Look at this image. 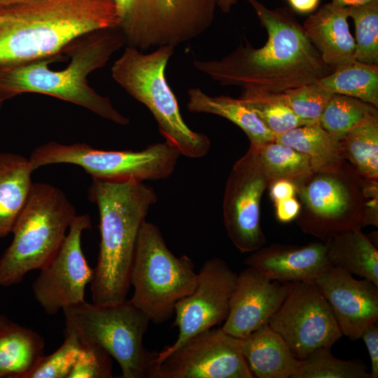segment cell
<instances>
[{
	"label": "cell",
	"instance_id": "obj_1",
	"mask_svg": "<svg viewBox=\"0 0 378 378\" xmlns=\"http://www.w3.org/2000/svg\"><path fill=\"white\" fill-rule=\"evenodd\" d=\"M246 1L266 29L264 46L255 48L246 42L220 59H195L197 70L222 85L265 93L315 83L333 70L289 10L270 9L258 0Z\"/></svg>",
	"mask_w": 378,
	"mask_h": 378
},
{
	"label": "cell",
	"instance_id": "obj_2",
	"mask_svg": "<svg viewBox=\"0 0 378 378\" xmlns=\"http://www.w3.org/2000/svg\"><path fill=\"white\" fill-rule=\"evenodd\" d=\"M125 45L120 29H102L85 34L63 50L71 59L63 69L50 68L61 55L28 62L0 66V96L6 100L22 93L52 96L83 107L120 125L130 120L120 113L108 97L96 92L88 77L104 66L113 54Z\"/></svg>",
	"mask_w": 378,
	"mask_h": 378
},
{
	"label": "cell",
	"instance_id": "obj_3",
	"mask_svg": "<svg viewBox=\"0 0 378 378\" xmlns=\"http://www.w3.org/2000/svg\"><path fill=\"white\" fill-rule=\"evenodd\" d=\"M0 13V66L62 55L85 34L118 27L114 0H31Z\"/></svg>",
	"mask_w": 378,
	"mask_h": 378
},
{
	"label": "cell",
	"instance_id": "obj_4",
	"mask_svg": "<svg viewBox=\"0 0 378 378\" xmlns=\"http://www.w3.org/2000/svg\"><path fill=\"white\" fill-rule=\"evenodd\" d=\"M88 197L99 210L101 235L90 283L92 302L121 303L127 300L131 286L130 274L141 227L158 196L143 181L92 178Z\"/></svg>",
	"mask_w": 378,
	"mask_h": 378
},
{
	"label": "cell",
	"instance_id": "obj_5",
	"mask_svg": "<svg viewBox=\"0 0 378 378\" xmlns=\"http://www.w3.org/2000/svg\"><path fill=\"white\" fill-rule=\"evenodd\" d=\"M296 187V223L321 241L378 225V181L363 178L346 160L338 169L313 172Z\"/></svg>",
	"mask_w": 378,
	"mask_h": 378
},
{
	"label": "cell",
	"instance_id": "obj_6",
	"mask_svg": "<svg viewBox=\"0 0 378 378\" xmlns=\"http://www.w3.org/2000/svg\"><path fill=\"white\" fill-rule=\"evenodd\" d=\"M174 48L164 46L144 53L126 46L111 66V76L127 94L148 108L166 142L181 155L198 158L208 153L210 141L207 136L194 132L185 123L164 76Z\"/></svg>",
	"mask_w": 378,
	"mask_h": 378
},
{
	"label": "cell",
	"instance_id": "obj_7",
	"mask_svg": "<svg viewBox=\"0 0 378 378\" xmlns=\"http://www.w3.org/2000/svg\"><path fill=\"white\" fill-rule=\"evenodd\" d=\"M76 216L75 207L60 189L49 183H33L13 228V241L0 258V286L18 284L29 272L47 265L59 249Z\"/></svg>",
	"mask_w": 378,
	"mask_h": 378
},
{
	"label": "cell",
	"instance_id": "obj_8",
	"mask_svg": "<svg viewBox=\"0 0 378 378\" xmlns=\"http://www.w3.org/2000/svg\"><path fill=\"white\" fill-rule=\"evenodd\" d=\"M65 326L117 360L122 378H150L158 352L143 344L148 316L130 300L111 305L86 302L63 309Z\"/></svg>",
	"mask_w": 378,
	"mask_h": 378
},
{
	"label": "cell",
	"instance_id": "obj_9",
	"mask_svg": "<svg viewBox=\"0 0 378 378\" xmlns=\"http://www.w3.org/2000/svg\"><path fill=\"white\" fill-rule=\"evenodd\" d=\"M197 273L190 257H176L159 227L146 220L141 227L130 274L134 293L130 300L155 324L169 320L176 304L190 294Z\"/></svg>",
	"mask_w": 378,
	"mask_h": 378
},
{
	"label": "cell",
	"instance_id": "obj_10",
	"mask_svg": "<svg viewBox=\"0 0 378 378\" xmlns=\"http://www.w3.org/2000/svg\"><path fill=\"white\" fill-rule=\"evenodd\" d=\"M126 46L143 52L176 46L211 24L216 0H114Z\"/></svg>",
	"mask_w": 378,
	"mask_h": 378
},
{
	"label": "cell",
	"instance_id": "obj_11",
	"mask_svg": "<svg viewBox=\"0 0 378 378\" xmlns=\"http://www.w3.org/2000/svg\"><path fill=\"white\" fill-rule=\"evenodd\" d=\"M180 155L166 141L137 151L104 150L85 143L51 141L35 148L29 159L34 171L48 164L66 163L82 167L92 178L144 182L169 178Z\"/></svg>",
	"mask_w": 378,
	"mask_h": 378
},
{
	"label": "cell",
	"instance_id": "obj_12",
	"mask_svg": "<svg viewBox=\"0 0 378 378\" xmlns=\"http://www.w3.org/2000/svg\"><path fill=\"white\" fill-rule=\"evenodd\" d=\"M268 324L300 360L318 348H331L343 336L315 281L289 282L287 294Z\"/></svg>",
	"mask_w": 378,
	"mask_h": 378
},
{
	"label": "cell",
	"instance_id": "obj_13",
	"mask_svg": "<svg viewBox=\"0 0 378 378\" xmlns=\"http://www.w3.org/2000/svg\"><path fill=\"white\" fill-rule=\"evenodd\" d=\"M239 338L220 328L190 337L155 365L150 378H253Z\"/></svg>",
	"mask_w": 378,
	"mask_h": 378
},
{
	"label": "cell",
	"instance_id": "obj_14",
	"mask_svg": "<svg viewBox=\"0 0 378 378\" xmlns=\"http://www.w3.org/2000/svg\"><path fill=\"white\" fill-rule=\"evenodd\" d=\"M270 178L255 150L249 146L233 165L223 200L227 234L241 253H251L266 244L260 221V204Z\"/></svg>",
	"mask_w": 378,
	"mask_h": 378
},
{
	"label": "cell",
	"instance_id": "obj_15",
	"mask_svg": "<svg viewBox=\"0 0 378 378\" xmlns=\"http://www.w3.org/2000/svg\"><path fill=\"white\" fill-rule=\"evenodd\" d=\"M90 227L88 214L76 216L59 249L32 284L35 300L48 315L85 301V287L92 280L94 268L85 257L81 237Z\"/></svg>",
	"mask_w": 378,
	"mask_h": 378
},
{
	"label": "cell",
	"instance_id": "obj_16",
	"mask_svg": "<svg viewBox=\"0 0 378 378\" xmlns=\"http://www.w3.org/2000/svg\"><path fill=\"white\" fill-rule=\"evenodd\" d=\"M237 278V273L220 258L214 257L203 263L194 290L175 305L172 326L178 328L177 339L158 352L155 364L190 337L225 321Z\"/></svg>",
	"mask_w": 378,
	"mask_h": 378
},
{
	"label": "cell",
	"instance_id": "obj_17",
	"mask_svg": "<svg viewBox=\"0 0 378 378\" xmlns=\"http://www.w3.org/2000/svg\"><path fill=\"white\" fill-rule=\"evenodd\" d=\"M327 300L343 335L351 340L378 321V286L330 266L314 281Z\"/></svg>",
	"mask_w": 378,
	"mask_h": 378
},
{
	"label": "cell",
	"instance_id": "obj_18",
	"mask_svg": "<svg viewBox=\"0 0 378 378\" xmlns=\"http://www.w3.org/2000/svg\"><path fill=\"white\" fill-rule=\"evenodd\" d=\"M288 284L271 280L253 267L244 268L237 274L221 329L241 339L268 323L283 302Z\"/></svg>",
	"mask_w": 378,
	"mask_h": 378
},
{
	"label": "cell",
	"instance_id": "obj_19",
	"mask_svg": "<svg viewBox=\"0 0 378 378\" xmlns=\"http://www.w3.org/2000/svg\"><path fill=\"white\" fill-rule=\"evenodd\" d=\"M244 264L280 282L314 281L331 266L326 241L306 245L272 244L251 252Z\"/></svg>",
	"mask_w": 378,
	"mask_h": 378
},
{
	"label": "cell",
	"instance_id": "obj_20",
	"mask_svg": "<svg viewBox=\"0 0 378 378\" xmlns=\"http://www.w3.org/2000/svg\"><path fill=\"white\" fill-rule=\"evenodd\" d=\"M349 18L348 7L331 1L310 15L302 25L323 61L332 69L355 60L356 44Z\"/></svg>",
	"mask_w": 378,
	"mask_h": 378
},
{
	"label": "cell",
	"instance_id": "obj_21",
	"mask_svg": "<svg viewBox=\"0 0 378 378\" xmlns=\"http://www.w3.org/2000/svg\"><path fill=\"white\" fill-rule=\"evenodd\" d=\"M239 340L254 377L292 378L302 363L268 323Z\"/></svg>",
	"mask_w": 378,
	"mask_h": 378
},
{
	"label": "cell",
	"instance_id": "obj_22",
	"mask_svg": "<svg viewBox=\"0 0 378 378\" xmlns=\"http://www.w3.org/2000/svg\"><path fill=\"white\" fill-rule=\"evenodd\" d=\"M33 172L29 159L0 153V239L12 232L27 203Z\"/></svg>",
	"mask_w": 378,
	"mask_h": 378
},
{
	"label": "cell",
	"instance_id": "obj_23",
	"mask_svg": "<svg viewBox=\"0 0 378 378\" xmlns=\"http://www.w3.org/2000/svg\"><path fill=\"white\" fill-rule=\"evenodd\" d=\"M188 94L189 111L214 114L229 120L247 135L251 147L258 148L275 140L276 135L239 98L209 96L198 88L190 89Z\"/></svg>",
	"mask_w": 378,
	"mask_h": 378
},
{
	"label": "cell",
	"instance_id": "obj_24",
	"mask_svg": "<svg viewBox=\"0 0 378 378\" xmlns=\"http://www.w3.org/2000/svg\"><path fill=\"white\" fill-rule=\"evenodd\" d=\"M324 241L331 266L378 286V250L361 229L338 234Z\"/></svg>",
	"mask_w": 378,
	"mask_h": 378
},
{
	"label": "cell",
	"instance_id": "obj_25",
	"mask_svg": "<svg viewBox=\"0 0 378 378\" xmlns=\"http://www.w3.org/2000/svg\"><path fill=\"white\" fill-rule=\"evenodd\" d=\"M36 331L10 321L0 330V378H24L43 356Z\"/></svg>",
	"mask_w": 378,
	"mask_h": 378
},
{
	"label": "cell",
	"instance_id": "obj_26",
	"mask_svg": "<svg viewBox=\"0 0 378 378\" xmlns=\"http://www.w3.org/2000/svg\"><path fill=\"white\" fill-rule=\"evenodd\" d=\"M275 141L304 154L313 172L338 169L346 161L340 141L326 131L318 122L276 135Z\"/></svg>",
	"mask_w": 378,
	"mask_h": 378
},
{
	"label": "cell",
	"instance_id": "obj_27",
	"mask_svg": "<svg viewBox=\"0 0 378 378\" xmlns=\"http://www.w3.org/2000/svg\"><path fill=\"white\" fill-rule=\"evenodd\" d=\"M317 82L332 94L354 97L378 108V65L354 60L337 66Z\"/></svg>",
	"mask_w": 378,
	"mask_h": 378
},
{
	"label": "cell",
	"instance_id": "obj_28",
	"mask_svg": "<svg viewBox=\"0 0 378 378\" xmlns=\"http://www.w3.org/2000/svg\"><path fill=\"white\" fill-rule=\"evenodd\" d=\"M344 159L363 178L378 181V115L370 117L340 140Z\"/></svg>",
	"mask_w": 378,
	"mask_h": 378
},
{
	"label": "cell",
	"instance_id": "obj_29",
	"mask_svg": "<svg viewBox=\"0 0 378 378\" xmlns=\"http://www.w3.org/2000/svg\"><path fill=\"white\" fill-rule=\"evenodd\" d=\"M253 148L271 183L283 179L291 181L297 186L313 173L309 161L304 154L275 140Z\"/></svg>",
	"mask_w": 378,
	"mask_h": 378
},
{
	"label": "cell",
	"instance_id": "obj_30",
	"mask_svg": "<svg viewBox=\"0 0 378 378\" xmlns=\"http://www.w3.org/2000/svg\"><path fill=\"white\" fill-rule=\"evenodd\" d=\"M378 108L360 99L333 94L318 122L337 140L365 120L378 115Z\"/></svg>",
	"mask_w": 378,
	"mask_h": 378
},
{
	"label": "cell",
	"instance_id": "obj_31",
	"mask_svg": "<svg viewBox=\"0 0 378 378\" xmlns=\"http://www.w3.org/2000/svg\"><path fill=\"white\" fill-rule=\"evenodd\" d=\"M239 98L276 136L304 125L316 122L302 119L295 114L284 103L280 93L242 90Z\"/></svg>",
	"mask_w": 378,
	"mask_h": 378
},
{
	"label": "cell",
	"instance_id": "obj_32",
	"mask_svg": "<svg viewBox=\"0 0 378 378\" xmlns=\"http://www.w3.org/2000/svg\"><path fill=\"white\" fill-rule=\"evenodd\" d=\"M292 378H371L361 360L335 358L330 348L320 347L312 352Z\"/></svg>",
	"mask_w": 378,
	"mask_h": 378
},
{
	"label": "cell",
	"instance_id": "obj_33",
	"mask_svg": "<svg viewBox=\"0 0 378 378\" xmlns=\"http://www.w3.org/2000/svg\"><path fill=\"white\" fill-rule=\"evenodd\" d=\"M348 8L355 25V60L378 65V0Z\"/></svg>",
	"mask_w": 378,
	"mask_h": 378
},
{
	"label": "cell",
	"instance_id": "obj_34",
	"mask_svg": "<svg viewBox=\"0 0 378 378\" xmlns=\"http://www.w3.org/2000/svg\"><path fill=\"white\" fill-rule=\"evenodd\" d=\"M64 340L53 353L42 356L24 378H69L82 348V340L70 328L64 330Z\"/></svg>",
	"mask_w": 378,
	"mask_h": 378
},
{
	"label": "cell",
	"instance_id": "obj_35",
	"mask_svg": "<svg viewBox=\"0 0 378 378\" xmlns=\"http://www.w3.org/2000/svg\"><path fill=\"white\" fill-rule=\"evenodd\" d=\"M284 103L302 119L318 122V119L332 96L317 81L280 93Z\"/></svg>",
	"mask_w": 378,
	"mask_h": 378
},
{
	"label": "cell",
	"instance_id": "obj_36",
	"mask_svg": "<svg viewBox=\"0 0 378 378\" xmlns=\"http://www.w3.org/2000/svg\"><path fill=\"white\" fill-rule=\"evenodd\" d=\"M111 356L99 345L82 341V348L69 378H111Z\"/></svg>",
	"mask_w": 378,
	"mask_h": 378
},
{
	"label": "cell",
	"instance_id": "obj_37",
	"mask_svg": "<svg viewBox=\"0 0 378 378\" xmlns=\"http://www.w3.org/2000/svg\"><path fill=\"white\" fill-rule=\"evenodd\" d=\"M362 338L368 349L370 362L371 378L378 377V323L377 321L369 326L362 333Z\"/></svg>",
	"mask_w": 378,
	"mask_h": 378
},
{
	"label": "cell",
	"instance_id": "obj_38",
	"mask_svg": "<svg viewBox=\"0 0 378 378\" xmlns=\"http://www.w3.org/2000/svg\"><path fill=\"white\" fill-rule=\"evenodd\" d=\"M274 204L277 219L284 223L295 219L300 209V202L295 197L281 200Z\"/></svg>",
	"mask_w": 378,
	"mask_h": 378
},
{
	"label": "cell",
	"instance_id": "obj_39",
	"mask_svg": "<svg viewBox=\"0 0 378 378\" xmlns=\"http://www.w3.org/2000/svg\"><path fill=\"white\" fill-rule=\"evenodd\" d=\"M269 189L270 197L274 204L297 195L295 184L287 180L275 181L270 184Z\"/></svg>",
	"mask_w": 378,
	"mask_h": 378
},
{
	"label": "cell",
	"instance_id": "obj_40",
	"mask_svg": "<svg viewBox=\"0 0 378 378\" xmlns=\"http://www.w3.org/2000/svg\"><path fill=\"white\" fill-rule=\"evenodd\" d=\"M290 8L301 14L313 12L318 6L320 0H287Z\"/></svg>",
	"mask_w": 378,
	"mask_h": 378
},
{
	"label": "cell",
	"instance_id": "obj_41",
	"mask_svg": "<svg viewBox=\"0 0 378 378\" xmlns=\"http://www.w3.org/2000/svg\"><path fill=\"white\" fill-rule=\"evenodd\" d=\"M374 0H332V2L343 7L363 5Z\"/></svg>",
	"mask_w": 378,
	"mask_h": 378
},
{
	"label": "cell",
	"instance_id": "obj_42",
	"mask_svg": "<svg viewBox=\"0 0 378 378\" xmlns=\"http://www.w3.org/2000/svg\"><path fill=\"white\" fill-rule=\"evenodd\" d=\"M239 0H216L217 6L224 13H229Z\"/></svg>",
	"mask_w": 378,
	"mask_h": 378
},
{
	"label": "cell",
	"instance_id": "obj_43",
	"mask_svg": "<svg viewBox=\"0 0 378 378\" xmlns=\"http://www.w3.org/2000/svg\"><path fill=\"white\" fill-rule=\"evenodd\" d=\"M31 0H0V8L24 3Z\"/></svg>",
	"mask_w": 378,
	"mask_h": 378
},
{
	"label": "cell",
	"instance_id": "obj_44",
	"mask_svg": "<svg viewBox=\"0 0 378 378\" xmlns=\"http://www.w3.org/2000/svg\"><path fill=\"white\" fill-rule=\"evenodd\" d=\"M10 321L4 316L0 314V330L6 326Z\"/></svg>",
	"mask_w": 378,
	"mask_h": 378
},
{
	"label": "cell",
	"instance_id": "obj_45",
	"mask_svg": "<svg viewBox=\"0 0 378 378\" xmlns=\"http://www.w3.org/2000/svg\"><path fill=\"white\" fill-rule=\"evenodd\" d=\"M5 101H6V99H5L4 97H2L0 96V108L1 107V106L3 105V103H4Z\"/></svg>",
	"mask_w": 378,
	"mask_h": 378
},
{
	"label": "cell",
	"instance_id": "obj_46",
	"mask_svg": "<svg viewBox=\"0 0 378 378\" xmlns=\"http://www.w3.org/2000/svg\"><path fill=\"white\" fill-rule=\"evenodd\" d=\"M2 18V15L0 13V20H1Z\"/></svg>",
	"mask_w": 378,
	"mask_h": 378
}]
</instances>
